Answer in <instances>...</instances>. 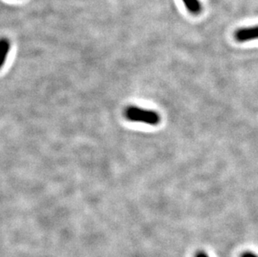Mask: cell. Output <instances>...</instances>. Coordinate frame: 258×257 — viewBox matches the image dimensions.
Masks as SVG:
<instances>
[{
  "label": "cell",
  "mask_w": 258,
  "mask_h": 257,
  "mask_svg": "<svg viewBox=\"0 0 258 257\" xmlns=\"http://www.w3.org/2000/svg\"><path fill=\"white\" fill-rule=\"evenodd\" d=\"M124 116L130 121L144 123L149 125H157L161 121V116L157 112L137 106L126 108Z\"/></svg>",
  "instance_id": "obj_1"
},
{
  "label": "cell",
  "mask_w": 258,
  "mask_h": 257,
  "mask_svg": "<svg viewBox=\"0 0 258 257\" xmlns=\"http://www.w3.org/2000/svg\"><path fill=\"white\" fill-rule=\"evenodd\" d=\"M235 39L241 43L258 39V25L239 29L235 33Z\"/></svg>",
  "instance_id": "obj_2"
},
{
  "label": "cell",
  "mask_w": 258,
  "mask_h": 257,
  "mask_svg": "<svg viewBox=\"0 0 258 257\" xmlns=\"http://www.w3.org/2000/svg\"><path fill=\"white\" fill-rule=\"evenodd\" d=\"M10 41L6 38L0 39V69L2 68L10 51Z\"/></svg>",
  "instance_id": "obj_3"
},
{
  "label": "cell",
  "mask_w": 258,
  "mask_h": 257,
  "mask_svg": "<svg viewBox=\"0 0 258 257\" xmlns=\"http://www.w3.org/2000/svg\"><path fill=\"white\" fill-rule=\"evenodd\" d=\"M182 2L191 15H198L202 12V4L199 0H182Z\"/></svg>",
  "instance_id": "obj_4"
},
{
  "label": "cell",
  "mask_w": 258,
  "mask_h": 257,
  "mask_svg": "<svg viewBox=\"0 0 258 257\" xmlns=\"http://www.w3.org/2000/svg\"><path fill=\"white\" fill-rule=\"evenodd\" d=\"M241 257H258L256 254H253L251 252L244 253L243 255Z\"/></svg>",
  "instance_id": "obj_5"
},
{
  "label": "cell",
  "mask_w": 258,
  "mask_h": 257,
  "mask_svg": "<svg viewBox=\"0 0 258 257\" xmlns=\"http://www.w3.org/2000/svg\"><path fill=\"white\" fill-rule=\"evenodd\" d=\"M196 257H209L208 255L206 254V253L204 252H199L198 253V255H197V256Z\"/></svg>",
  "instance_id": "obj_6"
}]
</instances>
